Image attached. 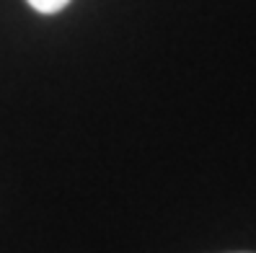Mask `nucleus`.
<instances>
[{
	"mask_svg": "<svg viewBox=\"0 0 256 253\" xmlns=\"http://www.w3.org/2000/svg\"><path fill=\"white\" fill-rule=\"evenodd\" d=\"M28 3H32V8L39 10V13H57V10H62L70 0H28Z\"/></svg>",
	"mask_w": 256,
	"mask_h": 253,
	"instance_id": "f257e3e1",
	"label": "nucleus"
}]
</instances>
